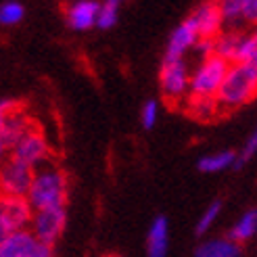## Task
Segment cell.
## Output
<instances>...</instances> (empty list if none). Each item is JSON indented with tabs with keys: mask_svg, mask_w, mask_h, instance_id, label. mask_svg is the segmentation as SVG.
<instances>
[{
	"mask_svg": "<svg viewBox=\"0 0 257 257\" xmlns=\"http://www.w3.org/2000/svg\"><path fill=\"white\" fill-rule=\"evenodd\" d=\"M34 220V207L25 197H3L0 201V232L3 236L25 230Z\"/></svg>",
	"mask_w": 257,
	"mask_h": 257,
	"instance_id": "4",
	"label": "cell"
},
{
	"mask_svg": "<svg viewBox=\"0 0 257 257\" xmlns=\"http://www.w3.org/2000/svg\"><path fill=\"white\" fill-rule=\"evenodd\" d=\"M257 96V69L251 63H232L217 92V105L222 111H232L247 105Z\"/></svg>",
	"mask_w": 257,
	"mask_h": 257,
	"instance_id": "1",
	"label": "cell"
},
{
	"mask_svg": "<svg viewBox=\"0 0 257 257\" xmlns=\"http://www.w3.org/2000/svg\"><path fill=\"white\" fill-rule=\"evenodd\" d=\"M0 257H53V247L40 242L28 230H21V232L3 236Z\"/></svg>",
	"mask_w": 257,
	"mask_h": 257,
	"instance_id": "5",
	"label": "cell"
},
{
	"mask_svg": "<svg viewBox=\"0 0 257 257\" xmlns=\"http://www.w3.org/2000/svg\"><path fill=\"white\" fill-rule=\"evenodd\" d=\"M251 65H253V67H255V69H257V57H255V59H253V63H251Z\"/></svg>",
	"mask_w": 257,
	"mask_h": 257,
	"instance_id": "29",
	"label": "cell"
},
{
	"mask_svg": "<svg viewBox=\"0 0 257 257\" xmlns=\"http://www.w3.org/2000/svg\"><path fill=\"white\" fill-rule=\"evenodd\" d=\"M34 168L25 165L17 159H9L0 174V186H3L5 197H25L28 199L32 184H34Z\"/></svg>",
	"mask_w": 257,
	"mask_h": 257,
	"instance_id": "6",
	"label": "cell"
},
{
	"mask_svg": "<svg viewBox=\"0 0 257 257\" xmlns=\"http://www.w3.org/2000/svg\"><path fill=\"white\" fill-rule=\"evenodd\" d=\"M242 15L245 21L257 23V0H242Z\"/></svg>",
	"mask_w": 257,
	"mask_h": 257,
	"instance_id": "27",
	"label": "cell"
},
{
	"mask_svg": "<svg viewBox=\"0 0 257 257\" xmlns=\"http://www.w3.org/2000/svg\"><path fill=\"white\" fill-rule=\"evenodd\" d=\"M222 111L217 105V98H203V96H190L188 100V113L195 119H211Z\"/></svg>",
	"mask_w": 257,
	"mask_h": 257,
	"instance_id": "19",
	"label": "cell"
},
{
	"mask_svg": "<svg viewBox=\"0 0 257 257\" xmlns=\"http://www.w3.org/2000/svg\"><path fill=\"white\" fill-rule=\"evenodd\" d=\"M220 9H222L224 23L238 25L240 21H245V15H242V0H220Z\"/></svg>",
	"mask_w": 257,
	"mask_h": 257,
	"instance_id": "20",
	"label": "cell"
},
{
	"mask_svg": "<svg viewBox=\"0 0 257 257\" xmlns=\"http://www.w3.org/2000/svg\"><path fill=\"white\" fill-rule=\"evenodd\" d=\"M65 207L36 211L32 220V234L40 242H46V245L53 247V242L61 236L63 228H65Z\"/></svg>",
	"mask_w": 257,
	"mask_h": 257,
	"instance_id": "7",
	"label": "cell"
},
{
	"mask_svg": "<svg viewBox=\"0 0 257 257\" xmlns=\"http://www.w3.org/2000/svg\"><path fill=\"white\" fill-rule=\"evenodd\" d=\"M117 0H107L105 5H100V13H98V28L102 30H109L115 25V21H117Z\"/></svg>",
	"mask_w": 257,
	"mask_h": 257,
	"instance_id": "23",
	"label": "cell"
},
{
	"mask_svg": "<svg viewBox=\"0 0 257 257\" xmlns=\"http://www.w3.org/2000/svg\"><path fill=\"white\" fill-rule=\"evenodd\" d=\"M240 40H242V34L236 32V30L220 34L213 40V55L224 59V61H228L230 65H232L234 59H236V50H238Z\"/></svg>",
	"mask_w": 257,
	"mask_h": 257,
	"instance_id": "16",
	"label": "cell"
},
{
	"mask_svg": "<svg viewBox=\"0 0 257 257\" xmlns=\"http://www.w3.org/2000/svg\"><path fill=\"white\" fill-rule=\"evenodd\" d=\"M161 90L170 100H180L186 92H190V80H188V69L184 65V61H174V63L163 61Z\"/></svg>",
	"mask_w": 257,
	"mask_h": 257,
	"instance_id": "9",
	"label": "cell"
},
{
	"mask_svg": "<svg viewBox=\"0 0 257 257\" xmlns=\"http://www.w3.org/2000/svg\"><path fill=\"white\" fill-rule=\"evenodd\" d=\"M228 69H230V63L215 55L203 59V63L190 78V96L215 98L228 75Z\"/></svg>",
	"mask_w": 257,
	"mask_h": 257,
	"instance_id": "3",
	"label": "cell"
},
{
	"mask_svg": "<svg viewBox=\"0 0 257 257\" xmlns=\"http://www.w3.org/2000/svg\"><path fill=\"white\" fill-rule=\"evenodd\" d=\"M117 3H119V0H117Z\"/></svg>",
	"mask_w": 257,
	"mask_h": 257,
	"instance_id": "32",
	"label": "cell"
},
{
	"mask_svg": "<svg viewBox=\"0 0 257 257\" xmlns=\"http://www.w3.org/2000/svg\"><path fill=\"white\" fill-rule=\"evenodd\" d=\"M195 257H240V245L232 238H213L203 242Z\"/></svg>",
	"mask_w": 257,
	"mask_h": 257,
	"instance_id": "15",
	"label": "cell"
},
{
	"mask_svg": "<svg viewBox=\"0 0 257 257\" xmlns=\"http://www.w3.org/2000/svg\"><path fill=\"white\" fill-rule=\"evenodd\" d=\"M19 107H17V102H13V100H3L0 102V113L3 115H9V113H15Z\"/></svg>",
	"mask_w": 257,
	"mask_h": 257,
	"instance_id": "28",
	"label": "cell"
},
{
	"mask_svg": "<svg viewBox=\"0 0 257 257\" xmlns=\"http://www.w3.org/2000/svg\"><path fill=\"white\" fill-rule=\"evenodd\" d=\"M253 36H255V38H257V30H255V34H253Z\"/></svg>",
	"mask_w": 257,
	"mask_h": 257,
	"instance_id": "30",
	"label": "cell"
},
{
	"mask_svg": "<svg viewBox=\"0 0 257 257\" xmlns=\"http://www.w3.org/2000/svg\"><path fill=\"white\" fill-rule=\"evenodd\" d=\"M255 57H257V38L255 36H242L234 63H253Z\"/></svg>",
	"mask_w": 257,
	"mask_h": 257,
	"instance_id": "21",
	"label": "cell"
},
{
	"mask_svg": "<svg viewBox=\"0 0 257 257\" xmlns=\"http://www.w3.org/2000/svg\"><path fill=\"white\" fill-rule=\"evenodd\" d=\"M255 153H257V127H255V132L249 136V140L245 143V149H242V153L238 155V161H236L234 168H240V165L245 163V161H249L255 155Z\"/></svg>",
	"mask_w": 257,
	"mask_h": 257,
	"instance_id": "26",
	"label": "cell"
},
{
	"mask_svg": "<svg viewBox=\"0 0 257 257\" xmlns=\"http://www.w3.org/2000/svg\"><path fill=\"white\" fill-rule=\"evenodd\" d=\"M23 7L15 0H11V3H5L0 7V23L3 25H15L23 19Z\"/></svg>",
	"mask_w": 257,
	"mask_h": 257,
	"instance_id": "22",
	"label": "cell"
},
{
	"mask_svg": "<svg viewBox=\"0 0 257 257\" xmlns=\"http://www.w3.org/2000/svg\"><path fill=\"white\" fill-rule=\"evenodd\" d=\"M188 19L197 28V34L201 40H215V38L222 34L224 17H222L220 3H205V5L197 7Z\"/></svg>",
	"mask_w": 257,
	"mask_h": 257,
	"instance_id": "8",
	"label": "cell"
},
{
	"mask_svg": "<svg viewBox=\"0 0 257 257\" xmlns=\"http://www.w3.org/2000/svg\"><path fill=\"white\" fill-rule=\"evenodd\" d=\"M109 257H115V255H109Z\"/></svg>",
	"mask_w": 257,
	"mask_h": 257,
	"instance_id": "31",
	"label": "cell"
},
{
	"mask_svg": "<svg viewBox=\"0 0 257 257\" xmlns=\"http://www.w3.org/2000/svg\"><path fill=\"white\" fill-rule=\"evenodd\" d=\"M98 13H100V5L94 3V0H75L67 9V23L69 28L78 32L90 30L92 25L98 23Z\"/></svg>",
	"mask_w": 257,
	"mask_h": 257,
	"instance_id": "13",
	"label": "cell"
},
{
	"mask_svg": "<svg viewBox=\"0 0 257 257\" xmlns=\"http://www.w3.org/2000/svg\"><path fill=\"white\" fill-rule=\"evenodd\" d=\"M11 157L25 163V165H30V168H36V165L44 163L48 157V145H46L44 136L32 127V130L23 136L21 143L13 149Z\"/></svg>",
	"mask_w": 257,
	"mask_h": 257,
	"instance_id": "10",
	"label": "cell"
},
{
	"mask_svg": "<svg viewBox=\"0 0 257 257\" xmlns=\"http://www.w3.org/2000/svg\"><path fill=\"white\" fill-rule=\"evenodd\" d=\"M157 113H159V109H157L155 100H147L143 105V109H140V121H143V125L147 130H151V127L157 123Z\"/></svg>",
	"mask_w": 257,
	"mask_h": 257,
	"instance_id": "25",
	"label": "cell"
},
{
	"mask_svg": "<svg viewBox=\"0 0 257 257\" xmlns=\"http://www.w3.org/2000/svg\"><path fill=\"white\" fill-rule=\"evenodd\" d=\"M30 130H32V125L23 113L15 111V113L3 115L0 117V147H3V151L13 153V149L21 143L23 136Z\"/></svg>",
	"mask_w": 257,
	"mask_h": 257,
	"instance_id": "11",
	"label": "cell"
},
{
	"mask_svg": "<svg viewBox=\"0 0 257 257\" xmlns=\"http://www.w3.org/2000/svg\"><path fill=\"white\" fill-rule=\"evenodd\" d=\"M65 199H67V178H65V174H63L61 170H57V168H53V165L36 172L32 190L28 195V201L32 203L34 211L65 207Z\"/></svg>",
	"mask_w": 257,
	"mask_h": 257,
	"instance_id": "2",
	"label": "cell"
},
{
	"mask_svg": "<svg viewBox=\"0 0 257 257\" xmlns=\"http://www.w3.org/2000/svg\"><path fill=\"white\" fill-rule=\"evenodd\" d=\"M147 253L149 257H165L168 255V220L155 217L147 236Z\"/></svg>",
	"mask_w": 257,
	"mask_h": 257,
	"instance_id": "14",
	"label": "cell"
},
{
	"mask_svg": "<svg viewBox=\"0 0 257 257\" xmlns=\"http://www.w3.org/2000/svg\"><path fill=\"white\" fill-rule=\"evenodd\" d=\"M238 161V155L234 151H220V153H213V155H207L199 161V170L201 172H207V174H213V172H222L226 168H232Z\"/></svg>",
	"mask_w": 257,
	"mask_h": 257,
	"instance_id": "17",
	"label": "cell"
},
{
	"mask_svg": "<svg viewBox=\"0 0 257 257\" xmlns=\"http://www.w3.org/2000/svg\"><path fill=\"white\" fill-rule=\"evenodd\" d=\"M255 232H257V209H249V211L232 226L228 238H232L234 242H238V245H240V242L249 240Z\"/></svg>",
	"mask_w": 257,
	"mask_h": 257,
	"instance_id": "18",
	"label": "cell"
},
{
	"mask_svg": "<svg viewBox=\"0 0 257 257\" xmlns=\"http://www.w3.org/2000/svg\"><path fill=\"white\" fill-rule=\"evenodd\" d=\"M201 40L199 34H197V28L192 25L190 19L182 21L174 30L170 42H168V50H165V63H174V61H182V55L186 53L188 48L197 46V42Z\"/></svg>",
	"mask_w": 257,
	"mask_h": 257,
	"instance_id": "12",
	"label": "cell"
},
{
	"mask_svg": "<svg viewBox=\"0 0 257 257\" xmlns=\"http://www.w3.org/2000/svg\"><path fill=\"white\" fill-rule=\"evenodd\" d=\"M220 209H222V203L220 201H213L207 209H205V213L201 215V220L197 224V234H205L207 230L211 228V224L215 222V217L220 215Z\"/></svg>",
	"mask_w": 257,
	"mask_h": 257,
	"instance_id": "24",
	"label": "cell"
}]
</instances>
